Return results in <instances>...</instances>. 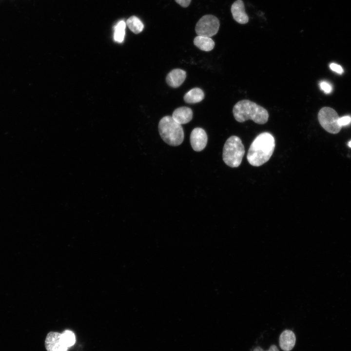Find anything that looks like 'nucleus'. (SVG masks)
I'll return each instance as SVG.
<instances>
[{
	"label": "nucleus",
	"mask_w": 351,
	"mask_h": 351,
	"mask_svg": "<svg viewBox=\"0 0 351 351\" xmlns=\"http://www.w3.org/2000/svg\"><path fill=\"white\" fill-rule=\"evenodd\" d=\"M330 68L333 71L338 73L342 74L343 73V69L342 67L336 63H332L330 65Z\"/></svg>",
	"instance_id": "aec40b11"
},
{
	"label": "nucleus",
	"mask_w": 351,
	"mask_h": 351,
	"mask_svg": "<svg viewBox=\"0 0 351 351\" xmlns=\"http://www.w3.org/2000/svg\"><path fill=\"white\" fill-rule=\"evenodd\" d=\"M233 113L234 118L239 122L251 119L256 123L263 124L269 118L266 109L247 99L238 101L233 107Z\"/></svg>",
	"instance_id": "f03ea898"
},
{
	"label": "nucleus",
	"mask_w": 351,
	"mask_h": 351,
	"mask_svg": "<svg viewBox=\"0 0 351 351\" xmlns=\"http://www.w3.org/2000/svg\"><path fill=\"white\" fill-rule=\"evenodd\" d=\"M194 44L199 49L204 51H210L214 49V42L210 38L197 36L194 40Z\"/></svg>",
	"instance_id": "ddd939ff"
},
{
	"label": "nucleus",
	"mask_w": 351,
	"mask_h": 351,
	"mask_svg": "<svg viewBox=\"0 0 351 351\" xmlns=\"http://www.w3.org/2000/svg\"><path fill=\"white\" fill-rule=\"evenodd\" d=\"M296 337L294 332L289 330L282 332L279 337L280 348L284 351H290L295 346Z\"/></svg>",
	"instance_id": "9d476101"
},
{
	"label": "nucleus",
	"mask_w": 351,
	"mask_h": 351,
	"mask_svg": "<svg viewBox=\"0 0 351 351\" xmlns=\"http://www.w3.org/2000/svg\"><path fill=\"white\" fill-rule=\"evenodd\" d=\"M245 152L244 146L241 139L238 136H232L227 139L224 144L223 160L229 167H237L242 162Z\"/></svg>",
	"instance_id": "20e7f679"
},
{
	"label": "nucleus",
	"mask_w": 351,
	"mask_h": 351,
	"mask_svg": "<svg viewBox=\"0 0 351 351\" xmlns=\"http://www.w3.org/2000/svg\"><path fill=\"white\" fill-rule=\"evenodd\" d=\"M61 333L58 332H49L45 340V347L47 351H67L68 347L62 342Z\"/></svg>",
	"instance_id": "6e6552de"
},
{
	"label": "nucleus",
	"mask_w": 351,
	"mask_h": 351,
	"mask_svg": "<svg viewBox=\"0 0 351 351\" xmlns=\"http://www.w3.org/2000/svg\"><path fill=\"white\" fill-rule=\"evenodd\" d=\"M126 24L131 31L135 34L140 33L144 28L142 21L135 16L130 17L127 20Z\"/></svg>",
	"instance_id": "2eb2a0df"
},
{
	"label": "nucleus",
	"mask_w": 351,
	"mask_h": 351,
	"mask_svg": "<svg viewBox=\"0 0 351 351\" xmlns=\"http://www.w3.org/2000/svg\"><path fill=\"white\" fill-rule=\"evenodd\" d=\"M321 89L326 94L330 93L332 91V86L331 85L326 81H322L320 83Z\"/></svg>",
	"instance_id": "6ab92c4d"
},
{
	"label": "nucleus",
	"mask_w": 351,
	"mask_h": 351,
	"mask_svg": "<svg viewBox=\"0 0 351 351\" xmlns=\"http://www.w3.org/2000/svg\"><path fill=\"white\" fill-rule=\"evenodd\" d=\"M351 122V117L350 116H345L339 117L338 120L339 124L342 126L349 125Z\"/></svg>",
	"instance_id": "a211bd4d"
},
{
	"label": "nucleus",
	"mask_w": 351,
	"mask_h": 351,
	"mask_svg": "<svg viewBox=\"0 0 351 351\" xmlns=\"http://www.w3.org/2000/svg\"><path fill=\"white\" fill-rule=\"evenodd\" d=\"M273 136L268 132L258 135L251 144L247 158L252 166L258 167L267 162L272 156L275 148Z\"/></svg>",
	"instance_id": "f257e3e1"
},
{
	"label": "nucleus",
	"mask_w": 351,
	"mask_h": 351,
	"mask_svg": "<svg viewBox=\"0 0 351 351\" xmlns=\"http://www.w3.org/2000/svg\"><path fill=\"white\" fill-rule=\"evenodd\" d=\"M61 339L68 348L74 345L76 342V337L74 332L69 330L64 331L60 335Z\"/></svg>",
	"instance_id": "f3484780"
},
{
	"label": "nucleus",
	"mask_w": 351,
	"mask_h": 351,
	"mask_svg": "<svg viewBox=\"0 0 351 351\" xmlns=\"http://www.w3.org/2000/svg\"><path fill=\"white\" fill-rule=\"evenodd\" d=\"M190 143L193 150L196 152L203 150L207 143V135L205 130L201 128H195L191 132Z\"/></svg>",
	"instance_id": "0eeeda50"
},
{
	"label": "nucleus",
	"mask_w": 351,
	"mask_h": 351,
	"mask_svg": "<svg viewBox=\"0 0 351 351\" xmlns=\"http://www.w3.org/2000/svg\"><path fill=\"white\" fill-rule=\"evenodd\" d=\"M186 77V73L184 70L175 69L168 73L166 80L169 86L173 88H177L182 84Z\"/></svg>",
	"instance_id": "9b49d317"
},
{
	"label": "nucleus",
	"mask_w": 351,
	"mask_h": 351,
	"mask_svg": "<svg viewBox=\"0 0 351 351\" xmlns=\"http://www.w3.org/2000/svg\"><path fill=\"white\" fill-rule=\"evenodd\" d=\"M339 118L336 112L330 107L321 108L318 114V121L321 126L332 134H337L341 130L342 127L339 124Z\"/></svg>",
	"instance_id": "39448f33"
},
{
	"label": "nucleus",
	"mask_w": 351,
	"mask_h": 351,
	"mask_svg": "<svg viewBox=\"0 0 351 351\" xmlns=\"http://www.w3.org/2000/svg\"><path fill=\"white\" fill-rule=\"evenodd\" d=\"M348 146L351 148V140L348 143Z\"/></svg>",
	"instance_id": "5701e85b"
},
{
	"label": "nucleus",
	"mask_w": 351,
	"mask_h": 351,
	"mask_svg": "<svg viewBox=\"0 0 351 351\" xmlns=\"http://www.w3.org/2000/svg\"><path fill=\"white\" fill-rule=\"evenodd\" d=\"M219 26V20L215 16L206 15L197 21L195 30L198 36L211 38L218 32Z\"/></svg>",
	"instance_id": "423d86ee"
},
{
	"label": "nucleus",
	"mask_w": 351,
	"mask_h": 351,
	"mask_svg": "<svg viewBox=\"0 0 351 351\" xmlns=\"http://www.w3.org/2000/svg\"><path fill=\"white\" fill-rule=\"evenodd\" d=\"M126 23L123 20L118 22L115 27L114 39L116 41L122 42L125 34Z\"/></svg>",
	"instance_id": "dca6fc26"
},
{
	"label": "nucleus",
	"mask_w": 351,
	"mask_h": 351,
	"mask_svg": "<svg viewBox=\"0 0 351 351\" xmlns=\"http://www.w3.org/2000/svg\"><path fill=\"white\" fill-rule=\"evenodd\" d=\"M204 98V92L199 88L191 89L184 96V101L188 103H198L202 101Z\"/></svg>",
	"instance_id": "4468645a"
},
{
	"label": "nucleus",
	"mask_w": 351,
	"mask_h": 351,
	"mask_svg": "<svg viewBox=\"0 0 351 351\" xmlns=\"http://www.w3.org/2000/svg\"><path fill=\"white\" fill-rule=\"evenodd\" d=\"M175 1L183 7H188L191 2V0H175Z\"/></svg>",
	"instance_id": "4be33fe9"
},
{
	"label": "nucleus",
	"mask_w": 351,
	"mask_h": 351,
	"mask_svg": "<svg viewBox=\"0 0 351 351\" xmlns=\"http://www.w3.org/2000/svg\"><path fill=\"white\" fill-rule=\"evenodd\" d=\"M158 131L161 138L169 145L176 146L183 141L184 132L181 125L171 116H165L160 119Z\"/></svg>",
	"instance_id": "7ed1b4c3"
},
{
	"label": "nucleus",
	"mask_w": 351,
	"mask_h": 351,
	"mask_svg": "<svg viewBox=\"0 0 351 351\" xmlns=\"http://www.w3.org/2000/svg\"><path fill=\"white\" fill-rule=\"evenodd\" d=\"M231 12L234 19L240 24H246L249 21V17L245 11L243 1L237 0L232 5Z\"/></svg>",
	"instance_id": "1a4fd4ad"
},
{
	"label": "nucleus",
	"mask_w": 351,
	"mask_h": 351,
	"mask_svg": "<svg viewBox=\"0 0 351 351\" xmlns=\"http://www.w3.org/2000/svg\"><path fill=\"white\" fill-rule=\"evenodd\" d=\"M193 111L187 107H180L173 112L172 117L178 123L184 124L190 122L193 118Z\"/></svg>",
	"instance_id": "f8f14e48"
},
{
	"label": "nucleus",
	"mask_w": 351,
	"mask_h": 351,
	"mask_svg": "<svg viewBox=\"0 0 351 351\" xmlns=\"http://www.w3.org/2000/svg\"><path fill=\"white\" fill-rule=\"evenodd\" d=\"M253 351H279L277 347L275 345H272L268 351H264L261 347L258 346L255 347Z\"/></svg>",
	"instance_id": "412c9836"
}]
</instances>
